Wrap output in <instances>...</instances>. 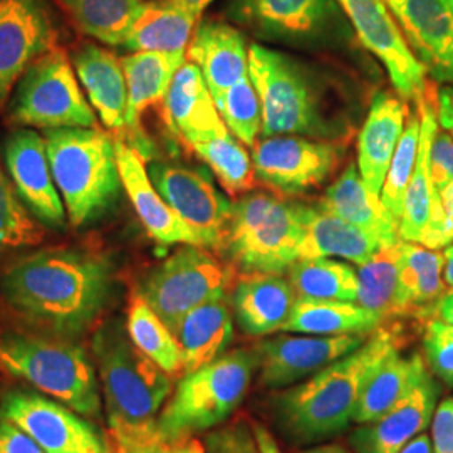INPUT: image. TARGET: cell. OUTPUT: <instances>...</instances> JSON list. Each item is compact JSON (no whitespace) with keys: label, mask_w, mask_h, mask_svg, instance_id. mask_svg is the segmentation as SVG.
I'll list each match as a JSON object with an SVG mask.
<instances>
[{"label":"cell","mask_w":453,"mask_h":453,"mask_svg":"<svg viewBox=\"0 0 453 453\" xmlns=\"http://www.w3.org/2000/svg\"><path fill=\"white\" fill-rule=\"evenodd\" d=\"M190 146L211 166L228 194H245L254 187L256 170L252 158L230 133Z\"/></svg>","instance_id":"40"},{"label":"cell","mask_w":453,"mask_h":453,"mask_svg":"<svg viewBox=\"0 0 453 453\" xmlns=\"http://www.w3.org/2000/svg\"><path fill=\"white\" fill-rule=\"evenodd\" d=\"M366 341V334H340L323 338L277 336L260 342V383L269 388H284L316 374L340 357H346Z\"/></svg>","instance_id":"19"},{"label":"cell","mask_w":453,"mask_h":453,"mask_svg":"<svg viewBox=\"0 0 453 453\" xmlns=\"http://www.w3.org/2000/svg\"><path fill=\"white\" fill-rule=\"evenodd\" d=\"M116 453H172V449L170 443L157 437L143 441L116 443Z\"/></svg>","instance_id":"51"},{"label":"cell","mask_w":453,"mask_h":453,"mask_svg":"<svg viewBox=\"0 0 453 453\" xmlns=\"http://www.w3.org/2000/svg\"><path fill=\"white\" fill-rule=\"evenodd\" d=\"M230 280V269L211 252L183 245L146 275L138 296L173 333L192 309L224 297Z\"/></svg>","instance_id":"10"},{"label":"cell","mask_w":453,"mask_h":453,"mask_svg":"<svg viewBox=\"0 0 453 453\" xmlns=\"http://www.w3.org/2000/svg\"><path fill=\"white\" fill-rule=\"evenodd\" d=\"M438 125L449 131L453 138V88L445 86L440 89L437 99Z\"/></svg>","instance_id":"50"},{"label":"cell","mask_w":453,"mask_h":453,"mask_svg":"<svg viewBox=\"0 0 453 453\" xmlns=\"http://www.w3.org/2000/svg\"><path fill=\"white\" fill-rule=\"evenodd\" d=\"M438 196L443 209V224L440 232V245L443 249L453 243V181L438 190Z\"/></svg>","instance_id":"49"},{"label":"cell","mask_w":453,"mask_h":453,"mask_svg":"<svg viewBox=\"0 0 453 453\" xmlns=\"http://www.w3.org/2000/svg\"><path fill=\"white\" fill-rule=\"evenodd\" d=\"M148 175L165 202L198 235L202 247L220 250L232 203L211 180L196 170L166 162L150 163Z\"/></svg>","instance_id":"14"},{"label":"cell","mask_w":453,"mask_h":453,"mask_svg":"<svg viewBox=\"0 0 453 453\" xmlns=\"http://www.w3.org/2000/svg\"><path fill=\"white\" fill-rule=\"evenodd\" d=\"M380 324L381 319L376 314L355 303L297 299L282 331L319 336L368 334Z\"/></svg>","instance_id":"35"},{"label":"cell","mask_w":453,"mask_h":453,"mask_svg":"<svg viewBox=\"0 0 453 453\" xmlns=\"http://www.w3.org/2000/svg\"><path fill=\"white\" fill-rule=\"evenodd\" d=\"M304 226L301 259H321L338 256L357 265L366 264L381 247L370 234L346 222L321 205H294Z\"/></svg>","instance_id":"28"},{"label":"cell","mask_w":453,"mask_h":453,"mask_svg":"<svg viewBox=\"0 0 453 453\" xmlns=\"http://www.w3.org/2000/svg\"><path fill=\"white\" fill-rule=\"evenodd\" d=\"M56 35L49 0H0V108Z\"/></svg>","instance_id":"16"},{"label":"cell","mask_w":453,"mask_h":453,"mask_svg":"<svg viewBox=\"0 0 453 453\" xmlns=\"http://www.w3.org/2000/svg\"><path fill=\"white\" fill-rule=\"evenodd\" d=\"M0 420L14 423L44 453H113L93 423L48 395L7 393L0 402Z\"/></svg>","instance_id":"11"},{"label":"cell","mask_w":453,"mask_h":453,"mask_svg":"<svg viewBox=\"0 0 453 453\" xmlns=\"http://www.w3.org/2000/svg\"><path fill=\"white\" fill-rule=\"evenodd\" d=\"M301 453H349L344 447L336 445V443H329V445H319V447H314L311 450H304Z\"/></svg>","instance_id":"58"},{"label":"cell","mask_w":453,"mask_h":453,"mask_svg":"<svg viewBox=\"0 0 453 453\" xmlns=\"http://www.w3.org/2000/svg\"><path fill=\"white\" fill-rule=\"evenodd\" d=\"M385 2L426 73L453 84V0Z\"/></svg>","instance_id":"18"},{"label":"cell","mask_w":453,"mask_h":453,"mask_svg":"<svg viewBox=\"0 0 453 453\" xmlns=\"http://www.w3.org/2000/svg\"><path fill=\"white\" fill-rule=\"evenodd\" d=\"M78 29L108 46H123L145 0H59Z\"/></svg>","instance_id":"36"},{"label":"cell","mask_w":453,"mask_h":453,"mask_svg":"<svg viewBox=\"0 0 453 453\" xmlns=\"http://www.w3.org/2000/svg\"><path fill=\"white\" fill-rule=\"evenodd\" d=\"M406 108L398 97L380 93L372 99L357 140V170L366 188L380 196L389 163L405 131Z\"/></svg>","instance_id":"24"},{"label":"cell","mask_w":453,"mask_h":453,"mask_svg":"<svg viewBox=\"0 0 453 453\" xmlns=\"http://www.w3.org/2000/svg\"><path fill=\"white\" fill-rule=\"evenodd\" d=\"M393 316L430 318L445 296L441 271L445 257L420 243L402 241Z\"/></svg>","instance_id":"29"},{"label":"cell","mask_w":453,"mask_h":453,"mask_svg":"<svg viewBox=\"0 0 453 453\" xmlns=\"http://www.w3.org/2000/svg\"><path fill=\"white\" fill-rule=\"evenodd\" d=\"M445 264H443V282L452 291L453 289V245H449L445 250Z\"/></svg>","instance_id":"56"},{"label":"cell","mask_w":453,"mask_h":453,"mask_svg":"<svg viewBox=\"0 0 453 453\" xmlns=\"http://www.w3.org/2000/svg\"><path fill=\"white\" fill-rule=\"evenodd\" d=\"M256 175L282 194H303L321 185L340 162L333 142L306 136H269L252 146Z\"/></svg>","instance_id":"15"},{"label":"cell","mask_w":453,"mask_h":453,"mask_svg":"<svg viewBox=\"0 0 453 453\" xmlns=\"http://www.w3.org/2000/svg\"><path fill=\"white\" fill-rule=\"evenodd\" d=\"M179 5L185 7L187 11L194 12L195 16H202V12L211 5L213 0H175Z\"/></svg>","instance_id":"57"},{"label":"cell","mask_w":453,"mask_h":453,"mask_svg":"<svg viewBox=\"0 0 453 453\" xmlns=\"http://www.w3.org/2000/svg\"><path fill=\"white\" fill-rule=\"evenodd\" d=\"M96 111L63 50L50 49L17 82L9 118L20 128H97Z\"/></svg>","instance_id":"9"},{"label":"cell","mask_w":453,"mask_h":453,"mask_svg":"<svg viewBox=\"0 0 453 453\" xmlns=\"http://www.w3.org/2000/svg\"><path fill=\"white\" fill-rule=\"evenodd\" d=\"M205 453H257L252 428L243 418L217 428L205 437Z\"/></svg>","instance_id":"45"},{"label":"cell","mask_w":453,"mask_h":453,"mask_svg":"<svg viewBox=\"0 0 453 453\" xmlns=\"http://www.w3.org/2000/svg\"><path fill=\"white\" fill-rule=\"evenodd\" d=\"M402 241L380 247L372 259L357 271V303L381 321L393 316V303L398 284Z\"/></svg>","instance_id":"39"},{"label":"cell","mask_w":453,"mask_h":453,"mask_svg":"<svg viewBox=\"0 0 453 453\" xmlns=\"http://www.w3.org/2000/svg\"><path fill=\"white\" fill-rule=\"evenodd\" d=\"M113 289L111 262L76 249L34 252L0 275L5 304L59 338L86 333L108 308Z\"/></svg>","instance_id":"1"},{"label":"cell","mask_w":453,"mask_h":453,"mask_svg":"<svg viewBox=\"0 0 453 453\" xmlns=\"http://www.w3.org/2000/svg\"><path fill=\"white\" fill-rule=\"evenodd\" d=\"M42 237V226L26 209L7 172L0 166V252L33 247Z\"/></svg>","instance_id":"43"},{"label":"cell","mask_w":453,"mask_h":453,"mask_svg":"<svg viewBox=\"0 0 453 453\" xmlns=\"http://www.w3.org/2000/svg\"><path fill=\"white\" fill-rule=\"evenodd\" d=\"M435 314H437L441 321L452 324L453 326V289L450 292H447V294L440 299L437 309H435Z\"/></svg>","instance_id":"54"},{"label":"cell","mask_w":453,"mask_h":453,"mask_svg":"<svg viewBox=\"0 0 453 453\" xmlns=\"http://www.w3.org/2000/svg\"><path fill=\"white\" fill-rule=\"evenodd\" d=\"M226 14L264 39L312 44L344 29L338 0H230Z\"/></svg>","instance_id":"12"},{"label":"cell","mask_w":453,"mask_h":453,"mask_svg":"<svg viewBox=\"0 0 453 453\" xmlns=\"http://www.w3.org/2000/svg\"><path fill=\"white\" fill-rule=\"evenodd\" d=\"M400 349L391 329H378L357 351L340 357L299 387L274 398L275 421L292 443L306 445L342 432L374 370Z\"/></svg>","instance_id":"2"},{"label":"cell","mask_w":453,"mask_h":453,"mask_svg":"<svg viewBox=\"0 0 453 453\" xmlns=\"http://www.w3.org/2000/svg\"><path fill=\"white\" fill-rule=\"evenodd\" d=\"M438 395L440 388L437 383L432 376H428L385 417L351 434L349 441L355 452H402L411 438L420 435L430 425L437 410Z\"/></svg>","instance_id":"22"},{"label":"cell","mask_w":453,"mask_h":453,"mask_svg":"<svg viewBox=\"0 0 453 453\" xmlns=\"http://www.w3.org/2000/svg\"><path fill=\"white\" fill-rule=\"evenodd\" d=\"M196 20L198 16L175 0H150L142 5L123 46L133 52L185 54Z\"/></svg>","instance_id":"34"},{"label":"cell","mask_w":453,"mask_h":453,"mask_svg":"<svg viewBox=\"0 0 453 453\" xmlns=\"http://www.w3.org/2000/svg\"><path fill=\"white\" fill-rule=\"evenodd\" d=\"M0 368L73 408L82 417L101 415L96 366L67 341L27 334L0 336Z\"/></svg>","instance_id":"7"},{"label":"cell","mask_w":453,"mask_h":453,"mask_svg":"<svg viewBox=\"0 0 453 453\" xmlns=\"http://www.w3.org/2000/svg\"><path fill=\"white\" fill-rule=\"evenodd\" d=\"M420 116L413 114L408 119L405 131L395 150L393 160L389 163L387 179L383 183V190L380 195L385 209L395 217L398 226H400V219L403 213L406 188H408V183H410L415 163H417L418 145H420Z\"/></svg>","instance_id":"42"},{"label":"cell","mask_w":453,"mask_h":453,"mask_svg":"<svg viewBox=\"0 0 453 453\" xmlns=\"http://www.w3.org/2000/svg\"><path fill=\"white\" fill-rule=\"evenodd\" d=\"M2 153L5 172L34 219L49 228H65L67 211L52 177L46 138L19 128L7 134Z\"/></svg>","instance_id":"17"},{"label":"cell","mask_w":453,"mask_h":453,"mask_svg":"<svg viewBox=\"0 0 453 453\" xmlns=\"http://www.w3.org/2000/svg\"><path fill=\"white\" fill-rule=\"evenodd\" d=\"M71 63L101 123L108 130H127L128 89L116 56L96 44H82L74 50Z\"/></svg>","instance_id":"25"},{"label":"cell","mask_w":453,"mask_h":453,"mask_svg":"<svg viewBox=\"0 0 453 453\" xmlns=\"http://www.w3.org/2000/svg\"><path fill=\"white\" fill-rule=\"evenodd\" d=\"M114 146L123 190L148 235L162 245L181 243L202 247L198 235L180 219L153 185L142 153L121 140H116Z\"/></svg>","instance_id":"20"},{"label":"cell","mask_w":453,"mask_h":453,"mask_svg":"<svg viewBox=\"0 0 453 453\" xmlns=\"http://www.w3.org/2000/svg\"><path fill=\"white\" fill-rule=\"evenodd\" d=\"M425 365L434 376L453 388V326L430 319L423 334Z\"/></svg>","instance_id":"44"},{"label":"cell","mask_w":453,"mask_h":453,"mask_svg":"<svg viewBox=\"0 0 453 453\" xmlns=\"http://www.w3.org/2000/svg\"><path fill=\"white\" fill-rule=\"evenodd\" d=\"M213 99L226 130L232 131L243 145H256L262 130V106L250 76H245Z\"/></svg>","instance_id":"41"},{"label":"cell","mask_w":453,"mask_h":453,"mask_svg":"<svg viewBox=\"0 0 453 453\" xmlns=\"http://www.w3.org/2000/svg\"><path fill=\"white\" fill-rule=\"evenodd\" d=\"M172 453H205V447L194 438H188L180 443H170Z\"/></svg>","instance_id":"55"},{"label":"cell","mask_w":453,"mask_h":453,"mask_svg":"<svg viewBox=\"0 0 453 453\" xmlns=\"http://www.w3.org/2000/svg\"><path fill=\"white\" fill-rule=\"evenodd\" d=\"M0 453H44V450L14 423L0 420Z\"/></svg>","instance_id":"48"},{"label":"cell","mask_w":453,"mask_h":453,"mask_svg":"<svg viewBox=\"0 0 453 453\" xmlns=\"http://www.w3.org/2000/svg\"><path fill=\"white\" fill-rule=\"evenodd\" d=\"M127 333L131 342L168 374L183 372L179 341L160 316L136 294L131 299Z\"/></svg>","instance_id":"38"},{"label":"cell","mask_w":453,"mask_h":453,"mask_svg":"<svg viewBox=\"0 0 453 453\" xmlns=\"http://www.w3.org/2000/svg\"><path fill=\"white\" fill-rule=\"evenodd\" d=\"M173 334L181 351L183 374L226 355L234 340V319L226 296L192 309L173 329Z\"/></svg>","instance_id":"30"},{"label":"cell","mask_w":453,"mask_h":453,"mask_svg":"<svg viewBox=\"0 0 453 453\" xmlns=\"http://www.w3.org/2000/svg\"><path fill=\"white\" fill-rule=\"evenodd\" d=\"M259 365L256 351L235 349L180 380L157 420L166 443H180L222 425L242 403Z\"/></svg>","instance_id":"6"},{"label":"cell","mask_w":453,"mask_h":453,"mask_svg":"<svg viewBox=\"0 0 453 453\" xmlns=\"http://www.w3.org/2000/svg\"><path fill=\"white\" fill-rule=\"evenodd\" d=\"M250 428L257 443L259 453H282L271 432L260 423V421H250Z\"/></svg>","instance_id":"52"},{"label":"cell","mask_w":453,"mask_h":453,"mask_svg":"<svg viewBox=\"0 0 453 453\" xmlns=\"http://www.w3.org/2000/svg\"><path fill=\"white\" fill-rule=\"evenodd\" d=\"M304 226L294 205L250 194L232 203L220 250L243 274H282L301 260Z\"/></svg>","instance_id":"8"},{"label":"cell","mask_w":453,"mask_h":453,"mask_svg":"<svg viewBox=\"0 0 453 453\" xmlns=\"http://www.w3.org/2000/svg\"><path fill=\"white\" fill-rule=\"evenodd\" d=\"M430 177L437 192L453 181V138L447 131L435 133L430 150Z\"/></svg>","instance_id":"46"},{"label":"cell","mask_w":453,"mask_h":453,"mask_svg":"<svg viewBox=\"0 0 453 453\" xmlns=\"http://www.w3.org/2000/svg\"><path fill=\"white\" fill-rule=\"evenodd\" d=\"M44 138L69 224H95L113 209L123 188L111 136L99 128H59L44 131Z\"/></svg>","instance_id":"4"},{"label":"cell","mask_w":453,"mask_h":453,"mask_svg":"<svg viewBox=\"0 0 453 453\" xmlns=\"http://www.w3.org/2000/svg\"><path fill=\"white\" fill-rule=\"evenodd\" d=\"M400 453H434V449H432V441L428 435L420 434V435L411 438Z\"/></svg>","instance_id":"53"},{"label":"cell","mask_w":453,"mask_h":453,"mask_svg":"<svg viewBox=\"0 0 453 453\" xmlns=\"http://www.w3.org/2000/svg\"><path fill=\"white\" fill-rule=\"evenodd\" d=\"M163 106L168 127L188 145L228 133L202 71L192 61L177 71Z\"/></svg>","instance_id":"21"},{"label":"cell","mask_w":453,"mask_h":453,"mask_svg":"<svg viewBox=\"0 0 453 453\" xmlns=\"http://www.w3.org/2000/svg\"><path fill=\"white\" fill-rule=\"evenodd\" d=\"M434 453H453V398L443 400L434 413Z\"/></svg>","instance_id":"47"},{"label":"cell","mask_w":453,"mask_h":453,"mask_svg":"<svg viewBox=\"0 0 453 453\" xmlns=\"http://www.w3.org/2000/svg\"><path fill=\"white\" fill-rule=\"evenodd\" d=\"M291 282L299 299L311 301H357V273L338 260L301 259L289 269Z\"/></svg>","instance_id":"37"},{"label":"cell","mask_w":453,"mask_h":453,"mask_svg":"<svg viewBox=\"0 0 453 453\" xmlns=\"http://www.w3.org/2000/svg\"><path fill=\"white\" fill-rule=\"evenodd\" d=\"M187 61V54L172 52H133L121 59L127 89H128V108H127V130L134 134V148L145 158L148 155L145 143L142 142V114L148 108L163 103L170 84L177 71Z\"/></svg>","instance_id":"27"},{"label":"cell","mask_w":453,"mask_h":453,"mask_svg":"<svg viewBox=\"0 0 453 453\" xmlns=\"http://www.w3.org/2000/svg\"><path fill=\"white\" fill-rule=\"evenodd\" d=\"M430 376L425 359L418 353L403 357L393 351L370 376L359 395L353 420L372 423L385 417Z\"/></svg>","instance_id":"33"},{"label":"cell","mask_w":453,"mask_h":453,"mask_svg":"<svg viewBox=\"0 0 453 453\" xmlns=\"http://www.w3.org/2000/svg\"><path fill=\"white\" fill-rule=\"evenodd\" d=\"M187 58L198 65L213 97L249 76L245 39L239 29L226 22H200L188 44Z\"/></svg>","instance_id":"23"},{"label":"cell","mask_w":453,"mask_h":453,"mask_svg":"<svg viewBox=\"0 0 453 453\" xmlns=\"http://www.w3.org/2000/svg\"><path fill=\"white\" fill-rule=\"evenodd\" d=\"M323 205L346 222L359 226L383 245L398 243V222L389 213L381 198L366 188L357 165L351 163L327 190Z\"/></svg>","instance_id":"31"},{"label":"cell","mask_w":453,"mask_h":453,"mask_svg":"<svg viewBox=\"0 0 453 453\" xmlns=\"http://www.w3.org/2000/svg\"><path fill=\"white\" fill-rule=\"evenodd\" d=\"M296 304V291L279 274H245L232 292V311L247 336L282 329Z\"/></svg>","instance_id":"26"},{"label":"cell","mask_w":453,"mask_h":453,"mask_svg":"<svg viewBox=\"0 0 453 453\" xmlns=\"http://www.w3.org/2000/svg\"><path fill=\"white\" fill-rule=\"evenodd\" d=\"M249 76L262 106V138L294 134L324 142L342 134V128L324 108L319 86L291 56L252 44Z\"/></svg>","instance_id":"5"},{"label":"cell","mask_w":453,"mask_h":453,"mask_svg":"<svg viewBox=\"0 0 453 453\" xmlns=\"http://www.w3.org/2000/svg\"><path fill=\"white\" fill-rule=\"evenodd\" d=\"M418 103L421 119L420 145L417 163L406 188L403 213L398 226L400 239L413 243L421 242L438 200L437 188L434 187L430 177V150L438 131L437 106L426 95L418 99Z\"/></svg>","instance_id":"32"},{"label":"cell","mask_w":453,"mask_h":453,"mask_svg":"<svg viewBox=\"0 0 453 453\" xmlns=\"http://www.w3.org/2000/svg\"><path fill=\"white\" fill-rule=\"evenodd\" d=\"M93 363L114 443L158 437L157 420L173 388L170 374L145 357L118 323L104 324L95 333Z\"/></svg>","instance_id":"3"},{"label":"cell","mask_w":453,"mask_h":453,"mask_svg":"<svg viewBox=\"0 0 453 453\" xmlns=\"http://www.w3.org/2000/svg\"><path fill=\"white\" fill-rule=\"evenodd\" d=\"M361 44L388 73L403 99L418 101L426 91V69L415 58L385 0H338Z\"/></svg>","instance_id":"13"}]
</instances>
